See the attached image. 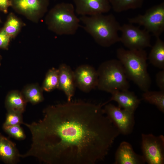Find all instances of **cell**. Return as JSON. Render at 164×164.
Segmentation results:
<instances>
[{
  "label": "cell",
  "mask_w": 164,
  "mask_h": 164,
  "mask_svg": "<svg viewBox=\"0 0 164 164\" xmlns=\"http://www.w3.org/2000/svg\"><path fill=\"white\" fill-rule=\"evenodd\" d=\"M128 21L130 23L143 26L156 38L160 37L164 31V2L149 8L143 15L128 18Z\"/></svg>",
  "instance_id": "6"
},
{
  "label": "cell",
  "mask_w": 164,
  "mask_h": 164,
  "mask_svg": "<svg viewBox=\"0 0 164 164\" xmlns=\"http://www.w3.org/2000/svg\"><path fill=\"white\" fill-rule=\"evenodd\" d=\"M155 81L160 90L164 91V69L159 71L156 73Z\"/></svg>",
  "instance_id": "27"
},
{
  "label": "cell",
  "mask_w": 164,
  "mask_h": 164,
  "mask_svg": "<svg viewBox=\"0 0 164 164\" xmlns=\"http://www.w3.org/2000/svg\"><path fill=\"white\" fill-rule=\"evenodd\" d=\"M4 131L10 136L19 140H24L26 135L20 125H3Z\"/></svg>",
  "instance_id": "24"
},
{
  "label": "cell",
  "mask_w": 164,
  "mask_h": 164,
  "mask_svg": "<svg viewBox=\"0 0 164 164\" xmlns=\"http://www.w3.org/2000/svg\"><path fill=\"white\" fill-rule=\"evenodd\" d=\"M143 99L155 106L161 112H164V91H149L144 92Z\"/></svg>",
  "instance_id": "21"
},
{
  "label": "cell",
  "mask_w": 164,
  "mask_h": 164,
  "mask_svg": "<svg viewBox=\"0 0 164 164\" xmlns=\"http://www.w3.org/2000/svg\"><path fill=\"white\" fill-rule=\"evenodd\" d=\"M103 106L71 101L47 107L42 119L24 123L32 142L21 157H33L47 164H94L103 160L120 134Z\"/></svg>",
  "instance_id": "1"
},
{
  "label": "cell",
  "mask_w": 164,
  "mask_h": 164,
  "mask_svg": "<svg viewBox=\"0 0 164 164\" xmlns=\"http://www.w3.org/2000/svg\"><path fill=\"white\" fill-rule=\"evenodd\" d=\"M45 21L48 29L60 35H74L80 26L73 5L69 3L55 5L48 13Z\"/></svg>",
  "instance_id": "4"
},
{
  "label": "cell",
  "mask_w": 164,
  "mask_h": 164,
  "mask_svg": "<svg viewBox=\"0 0 164 164\" xmlns=\"http://www.w3.org/2000/svg\"><path fill=\"white\" fill-rule=\"evenodd\" d=\"M23 123L22 113L12 111H8L3 125H21Z\"/></svg>",
  "instance_id": "25"
},
{
  "label": "cell",
  "mask_w": 164,
  "mask_h": 164,
  "mask_svg": "<svg viewBox=\"0 0 164 164\" xmlns=\"http://www.w3.org/2000/svg\"><path fill=\"white\" fill-rule=\"evenodd\" d=\"M116 56L122 64L126 77L143 92L149 90L151 80L147 70V53L144 49L116 50Z\"/></svg>",
  "instance_id": "3"
},
{
  "label": "cell",
  "mask_w": 164,
  "mask_h": 164,
  "mask_svg": "<svg viewBox=\"0 0 164 164\" xmlns=\"http://www.w3.org/2000/svg\"><path fill=\"white\" fill-rule=\"evenodd\" d=\"M75 12L81 16L92 15L109 12L111 8L109 0H73Z\"/></svg>",
  "instance_id": "12"
},
{
  "label": "cell",
  "mask_w": 164,
  "mask_h": 164,
  "mask_svg": "<svg viewBox=\"0 0 164 164\" xmlns=\"http://www.w3.org/2000/svg\"><path fill=\"white\" fill-rule=\"evenodd\" d=\"M97 71V87L99 90L111 94L129 88L130 84L123 67L118 59H111L102 63Z\"/></svg>",
  "instance_id": "5"
},
{
  "label": "cell",
  "mask_w": 164,
  "mask_h": 164,
  "mask_svg": "<svg viewBox=\"0 0 164 164\" xmlns=\"http://www.w3.org/2000/svg\"><path fill=\"white\" fill-rule=\"evenodd\" d=\"M27 102L22 92L13 91L7 95L5 105L7 111H12L22 114L25 111Z\"/></svg>",
  "instance_id": "17"
},
{
  "label": "cell",
  "mask_w": 164,
  "mask_h": 164,
  "mask_svg": "<svg viewBox=\"0 0 164 164\" xmlns=\"http://www.w3.org/2000/svg\"><path fill=\"white\" fill-rule=\"evenodd\" d=\"M21 26L20 21L13 14L10 13L2 29L12 38L18 33Z\"/></svg>",
  "instance_id": "23"
},
{
  "label": "cell",
  "mask_w": 164,
  "mask_h": 164,
  "mask_svg": "<svg viewBox=\"0 0 164 164\" xmlns=\"http://www.w3.org/2000/svg\"><path fill=\"white\" fill-rule=\"evenodd\" d=\"M120 31V42L128 50L144 49L151 46L150 33L145 29L129 23L121 26Z\"/></svg>",
  "instance_id": "7"
},
{
  "label": "cell",
  "mask_w": 164,
  "mask_h": 164,
  "mask_svg": "<svg viewBox=\"0 0 164 164\" xmlns=\"http://www.w3.org/2000/svg\"><path fill=\"white\" fill-rule=\"evenodd\" d=\"M11 6L18 12L34 19L43 16L47 10L49 0H9Z\"/></svg>",
  "instance_id": "10"
},
{
  "label": "cell",
  "mask_w": 164,
  "mask_h": 164,
  "mask_svg": "<svg viewBox=\"0 0 164 164\" xmlns=\"http://www.w3.org/2000/svg\"><path fill=\"white\" fill-rule=\"evenodd\" d=\"M79 19L84 29L100 46L108 47L120 42L121 25L113 14L84 15Z\"/></svg>",
  "instance_id": "2"
},
{
  "label": "cell",
  "mask_w": 164,
  "mask_h": 164,
  "mask_svg": "<svg viewBox=\"0 0 164 164\" xmlns=\"http://www.w3.org/2000/svg\"><path fill=\"white\" fill-rule=\"evenodd\" d=\"M76 87L88 93L97 87L98 76L97 70L88 65L78 67L73 71Z\"/></svg>",
  "instance_id": "11"
},
{
  "label": "cell",
  "mask_w": 164,
  "mask_h": 164,
  "mask_svg": "<svg viewBox=\"0 0 164 164\" xmlns=\"http://www.w3.org/2000/svg\"><path fill=\"white\" fill-rule=\"evenodd\" d=\"M147 59L153 66L164 69V42L160 37L156 38Z\"/></svg>",
  "instance_id": "18"
},
{
  "label": "cell",
  "mask_w": 164,
  "mask_h": 164,
  "mask_svg": "<svg viewBox=\"0 0 164 164\" xmlns=\"http://www.w3.org/2000/svg\"><path fill=\"white\" fill-rule=\"evenodd\" d=\"M142 150L145 162L149 164L164 163V136L152 134H142Z\"/></svg>",
  "instance_id": "8"
},
{
  "label": "cell",
  "mask_w": 164,
  "mask_h": 164,
  "mask_svg": "<svg viewBox=\"0 0 164 164\" xmlns=\"http://www.w3.org/2000/svg\"><path fill=\"white\" fill-rule=\"evenodd\" d=\"M1 22V20L0 18V22Z\"/></svg>",
  "instance_id": "29"
},
{
  "label": "cell",
  "mask_w": 164,
  "mask_h": 164,
  "mask_svg": "<svg viewBox=\"0 0 164 164\" xmlns=\"http://www.w3.org/2000/svg\"><path fill=\"white\" fill-rule=\"evenodd\" d=\"M11 37L2 29L0 31V48L7 49Z\"/></svg>",
  "instance_id": "26"
},
{
  "label": "cell",
  "mask_w": 164,
  "mask_h": 164,
  "mask_svg": "<svg viewBox=\"0 0 164 164\" xmlns=\"http://www.w3.org/2000/svg\"><path fill=\"white\" fill-rule=\"evenodd\" d=\"M104 112L119 131L120 134L127 135L131 133L135 124L134 113L111 104H106Z\"/></svg>",
  "instance_id": "9"
},
{
  "label": "cell",
  "mask_w": 164,
  "mask_h": 164,
  "mask_svg": "<svg viewBox=\"0 0 164 164\" xmlns=\"http://www.w3.org/2000/svg\"><path fill=\"white\" fill-rule=\"evenodd\" d=\"M43 90L38 85L32 84L25 87L22 93L27 102L35 104L44 100Z\"/></svg>",
  "instance_id": "19"
},
{
  "label": "cell",
  "mask_w": 164,
  "mask_h": 164,
  "mask_svg": "<svg viewBox=\"0 0 164 164\" xmlns=\"http://www.w3.org/2000/svg\"><path fill=\"white\" fill-rule=\"evenodd\" d=\"M58 70V89L63 91L66 96L67 101H70L74 94L76 87L73 71L65 63L61 64Z\"/></svg>",
  "instance_id": "13"
},
{
  "label": "cell",
  "mask_w": 164,
  "mask_h": 164,
  "mask_svg": "<svg viewBox=\"0 0 164 164\" xmlns=\"http://www.w3.org/2000/svg\"><path fill=\"white\" fill-rule=\"evenodd\" d=\"M145 163L142 155L136 154L128 142H121L117 149L114 164H143Z\"/></svg>",
  "instance_id": "14"
},
{
  "label": "cell",
  "mask_w": 164,
  "mask_h": 164,
  "mask_svg": "<svg viewBox=\"0 0 164 164\" xmlns=\"http://www.w3.org/2000/svg\"><path fill=\"white\" fill-rule=\"evenodd\" d=\"M58 69L52 68L47 73L42 85L43 90L50 92L57 88L59 84Z\"/></svg>",
  "instance_id": "22"
},
{
  "label": "cell",
  "mask_w": 164,
  "mask_h": 164,
  "mask_svg": "<svg viewBox=\"0 0 164 164\" xmlns=\"http://www.w3.org/2000/svg\"><path fill=\"white\" fill-rule=\"evenodd\" d=\"M11 5L9 0H0V10L4 13H7L9 7Z\"/></svg>",
  "instance_id": "28"
},
{
  "label": "cell",
  "mask_w": 164,
  "mask_h": 164,
  "mask_svg": "<svg viewBox=\"0 0 164 164\" xmlns=\"http://www.w3.org/2000/svg\"><path fill=\"white\" fill-rule=\"evenodd\" d=\"M114 11L121 12L140 8L145 0H109Z\"/></svg>",
  "instance_id": "20"
},
{
  "label": "cell",
  "mask_w": 164,
  "mask_h": 164,
  "mask_svg": "<svg viewBox=\"0 0 164 164\" xmlns=\"http://www.w3.org/2000/svg\"><path fill=\"white\" fill-rule=\"evenodd\" d=\"M110 99L104 103L114 101L117 103L119 108L132 112L134 113L140 103V100L134 92L128 90L118 91L112 93Z\"/></svg>",
  "instance_id": "15"
},
{
  "label": "cell",
  "mask_w": 164,
  "mask_h": 164,
  "mask_svg": "<svg viewBox=\"0 0 164 164\" xmlns=\"http://www.w3.org/2000/svg\"><path fill=\"white\" fill-rule=\"evenodd\" d=\"M20 155L15 143L0 133V160L6 164H16Z\"/></svg>",
  "instance_id": "16"
}]
</instances>
